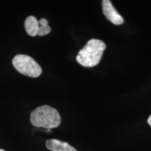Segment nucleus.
Listing matches in <instances>:
<instances>
[{"label": "nucleus", "instance_id": "1a4fd4ad", "mask_svg": "<svg viewBox=\"0 0 151 151\" xmlns=\"http://www.w3.org/2000/svg\"><path fill=\"white\" fill-rule=\"evenodd\" d=\"M0 151H5V150H3V149H0Z\"/></svg>", "mask_w": 151, "mask_h": 151}, {"label": "nucleus", "instance_id": "7ed1b4c3", "mask_svg": "<svg viewBox=\"0 0 151 151\" xmlns=\"http://www.w3.org/2000/svg\"><path fill=\"white\" fill-rule=\"evenodd\" d=\"M15 69L19 73L32 78H37L42 73L40 65L27 55H17L12 60Z\"/></svg>", "mask_w": 151, "mask_h": 151}, {"label": "nucleus", "instance_id": "20e7f679", "mask_svg": "<svg viewBox=\"0 0 151 151\" xmlns=\"http://www.w3.org/2000/svg\"><path fill=\"white\" fill-rule=\"evenodd\" d=\"M102 10L106 18L109 21L116 25H120L124 22V18L119 14L115 7L113 6L111 1L109 0H103L102 1Z\"/></svg>", "mask_w": 151, "mask_h": 151}, {"label": "nucleus", "instance_id": "0eeeda50", "mask_svg": "<svg viewBox=\"0 0 151 151\" xmlns=\"http://www.w3.org/2000/svg\"><path fill=\"white\" fill-rule=\"evenodd\" d=\"M39 32H38L37 36L39 37H42V36H45L48 35L49 33L51 31V29L49 27L48 20L45 18H41L39 21Z\"/></svg>", "mask_w": 151, "mask_h": 151}, {"label": "nucleus", "instance_id": "f03ea898", "mask_svg": "<svg viewBox=\"0 0 151 151\" xmlns=\"http://www.w3.org/2000/svg\"><path fill=\"white\" fill-rule=\"evenodd\" d=\"M30 122L37 127L51 129L61 123V118L55 109L48 105H43L34 110L30 116Z\"/></svg>", "mask_w": 151, "mask_h": 151}, {"label": "nucleus", "instance_id": "f257e3e1", "mask_svg": "<svg viewBox=\"0 0 151 151\" xmlns=\"http://www.w3.org/2000/svg\"><path fill=\"white\" fill-rule=\"evenodd\" d=\"M106 44L102 41L92 39L87 42L76 56V61L85 67H93L99 63Z\"/></svg>", "mask_w": 151, "mask_h": 151}, {"label": "nucleus", "instance_id": "39448f33", "mask_svg": "<svg viewBox=\"0 0 151 151\" xmlns=\"http://www.w3.org/2000/svg\"><path fill=\"white\" fill-rule=\"evenodd\" d=\"M46 148L51 151H77L69 143L58 139H50L46 141Z\"/></svg>", "mask_w": 151, "mask_h": 151}, {"label": "nucleus", "instance_id": "423d86ee", "mask_svg": "<svg viewBox=\"0 0 151 151\" xmlns=\"http://www.w3.org/2000/svg\"><path fill=\"white\" fill-rule=\"evenodd\" d=\"M39 27V21L35 16H30L26 18L25 22H24V28H25L26 32L29 36L31 37L37 36Z\"/></svg>", "mask_w": 151, "mask_h": 151}, {"label": "nucleus", "instance_id": "6e6552de", "mask_svg": "<svg viewBox=\"0 0 151 151\" xmlns=\"http://www.w3.org/2000/svg\"><path fill=\"white\" fill-rule=\"evenodd\" d=\"M148 123L149 124V125L151 126V115L148 119Z\"/></svg>", "mask_w": 151, "mask_h": 151}]
</instances>
